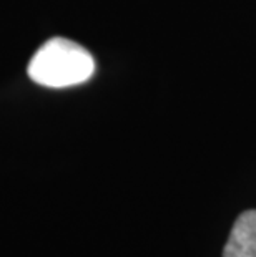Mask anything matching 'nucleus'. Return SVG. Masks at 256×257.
<instances>
[{
  "label": "nucleus",
  "mask_w": 256,
  "mask_h": 257,
  "mask_svg": "<svg viewBox=\"0 0 256 257\" xmlns=\"http://www.w3.org/2000/svg\"><path fill=\"white\" fill-rule=\"evenodd\" d=\"M29 76L47 88H67L85 83L95 73V60L89 50L68 38L55 37L35 52Z\"/></svg>",
  "instance_id": "nucleus-1"
},
{
  "label": "nucleus",
  "mask_w": 256,
  "mask_h": 257,
  "mask_svg": "<svg viewBox=\"0 0 256 257\" xmlns=\"http://www.w3.org/2000/svg\"><path fill=\"white\" fill-rule=\"evenodd\" d=\"M223 257H256V209L238 216L223 249Z\"/></svg>",
  "instance_id": "nucleus-2"
}]
</instances>
